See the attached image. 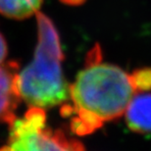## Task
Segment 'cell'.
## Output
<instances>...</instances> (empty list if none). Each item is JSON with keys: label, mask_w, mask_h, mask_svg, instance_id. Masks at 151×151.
<instances>
[{"label": "cell", "mask_w": 151, "mask_h": 151, "mask_svg": "<svg viewBox=\"0 0 151 151\" xmlns=\"http://www.w3.org/2000/svg\"><path fill=\"white\" fill-rule=\"evenodd\" d=\"M137 90L151 89V68L140 69L132 75Z\"/></svg>", "instance_id": "52a82bcc"}, {"label": "cell", "mask_w": 151, "mask_h": 151, "mask_svg": "<svg viewBox=\"0 0 151 151\" xmlns=\"http://www.w3.org/2000/svg\"><path fill=\"white\" fill-rule=\"evenodd\" d=\"M0 151H86L83 143L47 123L45 109L29 107L9 124L8 139Z\"/></svg>", "instance_id": "3957f363"}, {"label": "cell", "mask_w": 151, "mask_h": 151, "mask_svg": "<svg viewBox=\"0 0 151 151\" xmlns=\"http://www.w3.org/2000/svg\"><path fill=\"white\" fill-rule=\"evenodd\" d=\"M137 92L132 75L101 63L100 50L94 48L87 55L86 67L69 86V99L60 112L70 119L71 131L83 137L125 114Z\"/></svg>", "instance_id": "6da1fadb"}, {"label": "cell", "mask_w": 151, "mask_h": 151, "mask_svg": "<svg viewBox=\"0 0 151 151\" xmlns=\"http://www.w3.org/2000/svg\"><path fill=\"white\" fill-rule=\"evenodd\" d=\"M127 125L138 134L151 132V93H135L125 112Z\"/></svg>", "instance_id": "5b68a950"}, {"label": "cell", "mask_w": 151, "mask_h": 151, "mask_svg": "<svg viewBox=\"0 0 151 151\" xmlns=\"http://www.w3.org/2000/svg\"><path fill=\"white\" fill-rule=\"evenodd\" d=\"M37 44L32 61L19 72L18 89L29 107L48 109L69 99V86L62 69L64 53L59 34L49 17L37 12Z\"/></svg>", "instance_id": "7a4b0ae2"}, {"label": "cell", "mask_w": 151, "mask_h": 151, "mask_svg": "<svg viewBox=\"0 0 151 151\" xmlns=\"http://www.w3.org/2000/svg\"><path fill=\"white\" fill-rule=\"evenodd\" d=\"M60 1L69 5H80L81 3H83L86 0H60Z\"/></svg>", "instance_id": "9c48e42d"}, {"label": "cell", "mask_w": 151, "mask_h": 151, "mask_svg": "<svg viewBox=\"0 0 151 151\" xmlns=\"http://www.w3.org/2000/svg\"><path fill=\"white\" fill-rule=\"evenodd\" d=\"M43 0H0V14L14 20H25L37 14Z\"/></svg>", "instance_id": "8992f818"}, {"label": "cell", "mask_w": 151, "mask_h": 151, "mask_svg": "<svg viewBox=\"0 0 151 151\" xmlns=\"http://www.w3.org/2000/svg\"><path fill=\"white\" fill-rule=\"evenodd\" d=\"M8 54V46L5 37L0 32V65L5 62V59Z\"/></svg>", "instance_id": "ba28073f"}, {"label": "cell", "mask_w": 151, "mask_h": 151, "mask_svg": "<svg viewBox=\"0 0 151 151\" xmlns=\"http://www.w3.org/2000/svg\"><path fill=\"white\" fill-rule=\"evenodd\" d=\"M19 64L15 61L0 65V123L11 124L22 100L18 89Z\"/></svg>", "instance_id": "277c9868"}]
</instances>
